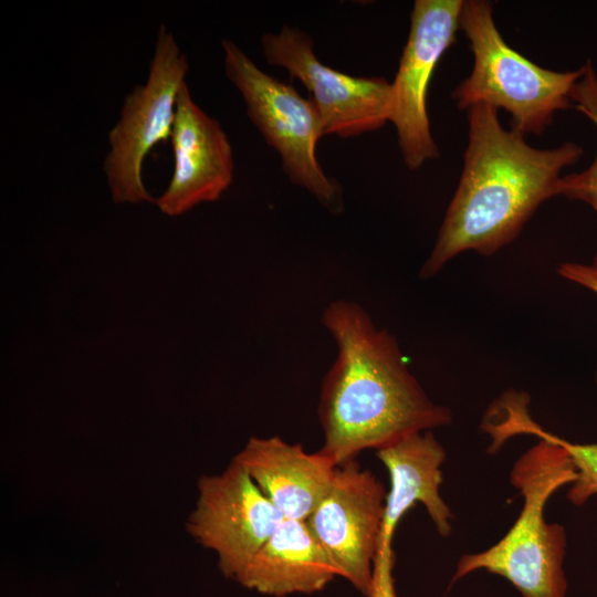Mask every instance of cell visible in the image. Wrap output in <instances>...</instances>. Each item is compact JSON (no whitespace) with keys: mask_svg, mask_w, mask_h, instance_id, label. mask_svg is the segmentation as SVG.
I'll use <instances>...</instances> for the list:
<instances>
[{"mask_svg":"<svg viewBox=\"0 0 597 597\" xmlns=\"http://www.w3.org/2000/svg\"><path fill=\"white\" fill-rule=\"evenodd\" d=\"M322 324L337 356L321 388L318 451L337 467L364 450L451 422V411L433 402L410 373L395 336L378 328L362 305L333 301Z\"/></svg>","mask_w":597,"mask_h":597,"instance_id":"cell-1","label":"cell"},{"mask_svg":"<svg viewBox=\"0 0 597 597\" xmlns=\"http://www.w3.org/2000/svg\"><path fill=\"white\" fill-rule=\"evenodd\" d=\"M468 119L463 170L420 270L422 279L463 251L490 255L513 241L538 206L557 196L562 170L583 154L574 143L553 149L530 146L524 135L504 129L498 109L486 104L470 107Z\"/></svg>","mask_w":597,"mask_h":597,"instance_id":"cell-2","label":"cell"},{"mask_svg":"<svg viewBox=\"0 0 597 597\" xmlns=\"http://www.w3.org/2000/svg\"><path fill=\"white\" fill-rule=\"evenodd\" d=\"M538 439L511 470V482L524 499L515 523L490 548L463 555L451 584L485 569L507 579L522 597H566V533L562 525L545 521L544 507L554 492L576 480L577 471L559 444Z\"/></svg>","mask_w":597,"mask_h":597,"instance_id":"cell-3","label":"cell"},{"mask_svg":"<svg viewBox=\"0 0 597 597\" xmlns=\"http://www.w3.org/2000/svg\"><path fill=\"white\" fill-rule=\"evenodd\" d=\"M460 29L470 42L473 69L452 92L460 109L476 104L504 108L511 128L522 135H540L557 111L570 106V92L582 67L555 72L541 67L513 50L501 36L484 0L463 1Z\"/></svg>","mask_w":597,"mask_h":597,"instance_id":"cell-4","label":"cell"},{"mask_svg":"<svg viewBox=\"0 0 597 597\" xmlns=\"http://www.w3.org/2000/svg\"><path fill=\"white\" fill-rule=\"evenodd\" d=\"M227 78L241 94L247 115L281 157L289 179L307 190L329 212L344 210L343 189L320 165L316 145L324 136L311 100L262 71L233 41H221Z\"/></svg>","mask_w":597,"mask_h":597,"instance_id":"cell-5","label":"cell"},{"mask_svg":"<svg viewBox=\"0 0 597 597\" xmlns=\"http://www.w3.org/2000/svg\"><path fill=\"white\" fill-rule=\"evenodd\" d=\"M188 70L186 53L161 23L147 80L126 94L119 117L107 135L103 169L114 202H154L143 179L144 160L151 148L171 137L177 100Z\"/></svg>","mask_w":597,"mask_h":597,"instance_id":"cell-6","label":"cell"},{"mask_svg":"<svg viewBox=\"0 0 597 597\" xmlns=\"http://www.w3.org/2000/svg\"><path fill=\"white\" fill-rule=\"evenodd\" d=\"M261 46L269 64L285 69L308 90L324 136L353 138L389 122L391 83L384 77L353 76L323 64L312 38L289 25L265 33Z\"/></svg>","mask_w":597,"mask_h":597,"instance_id":"cell-7","label":"cell"},{"mask_svg":"<svg viewBox=\"0 0 597 597\" xmlns=\"http://www.w3.org/2000/svg\"><path fill=\"white\" fill-rule=\"evenodd\" d=\"M283 520L281 512L233 459L221 473L198 479L197 499L186 531L217 556L220 572L237 582Z\"/></svg>","mask_w":597,"mask_h":597,"instance_id":"cell-8","label":"cell"},{"mask_svg":"<svg viewBox=\"0 0 597 597\" xmlns=\"http://www.w3.org/2000/svg\"><path fill=\"white\" fill-rule=\"evenodd\" d=\"M461 0H416L408 40L391 83L389 122L410 170L439 156L430 132L427 94L433 71L460 29Z\"/></svg>","mask_w":597,"mask_h":597,"instance_id":"cell-9","label":"cell"},{"mask_svg":"<svg viewBox=\"0 0 597 597\" xmlns=\"http://www.w3.org/2000/svg\"><path fill=\"white\" fill-rule=\"evenodd\" d=\"M386 496L377 476L352 460L337 467L328 492L304 520L339 577L366 597L373 593Z\"/></svg>","mask_w":597,"mask_h":597,"instance_id":"cell-10","label":"cell"},{"mask_svg":"<svg viewBox=\"0 0 597 597\" xmlns=\"http://www.w3.org/2000/svg\"><path fill=\"white\" fill-rule=\"evenodd\" d=\"M174 170L167 188L154 200L159 210L177 217L201 202L220 199L233 179L230 140L220 123L180 88L171 133Z\"/></svg>","mask_w":597,"mask_h":597,"instance_id":"cell-11","label":"cell"},{"mask_svg":"<svg viewBox=\"0 0 597 597\" xmlns=\"http://www.w3.org/2000/svg\"><path fill=\"white\" fill-rule=\"evenodd\" d=\"M376 455L389 473L390 489L386 496L373 580L389 582L394 580L392 537L406 512L417 502L423 504L442 536L451 533L452 513L439 492L446 452L430 430L407 436L377 450Z\"/></svg>","mask_w":597,"mask_h":597,"instance_id":"cell-12","label":"cell"},{"mask_svg":"<svg viewBox=\"0 0 597 597\" xmlns=\"http://www.w3.org/2000/svg\"><path fill=\"white\" fill-rule=\"evenodd\" d=\"M284 519L306 520L328 492L337 465L322 452L274 436L252 437L235 455Z\"/></svg>","mask_w":597,"mask_h":597,"instance_id":"cell-13","label":"cell"},{"mask_svg":"<svg viewBox=\"0 0 597 597\" xmlns=\"http://www.w3.org/2000/svg\"><path fill=\"white\" fill-rule=\"evenodd\" d=\"M339 573L304 521L284 519L249 561L237 582L284 597L324 589Z\"/></svg>","mask_w":597,"mask_h":597,"instance_id":"cell-14","label":"cell"},{"mask_svg":"<svg viewBox=\"0 0 597 597\" xmlns=\"http://www.w3.org/2000/svg\"><path fill=\"white\" fill-rule=\"evenodd\" d=\"M521 396H509L500 405L504 411L495 422H491L490 432L496 442H502L513 434L527 433L537 438H547L559 444L570 457L577 478L567 492L574 505L585 504L597 494V443H573L541 428L528 416L521 402Z\"/></svg>","mask_w":597,"mask_h":597,"instance_id":"cell-15","label":"cell"},{"mask_svg":"<svg viewBox=\"0 0 597 597\" xmlns=\"http://www.w3.org/2000/svg\"><path fill=\"white\" fill-rule=\"evenodd\" d=\"M580 67L582 75L573 86L570 100L597 128V75L590 61ZM556 191L557 196L588 203L597 212V154L585 170L562 176ZM593 264L597 266V255Z\"/></svg>","mask_w":597,"mask_h":597,"instance_id":"cell-16","label":"cell"},{"mask_svg":"<svg viewBox=\"0 0 597 597\" xmlns=\"http://www.w3.org/2000/svg\"><path fill=\"white\" fill-rule=\"evenodd\" d=\"M558 274L564 279L577 283L597 294V266L594 264H582L566 262L559 265Z\"/></svg>","mask_w":597,"mask_h":597,"instance_id":"cell-17","label":"cell"}]
</instances>
